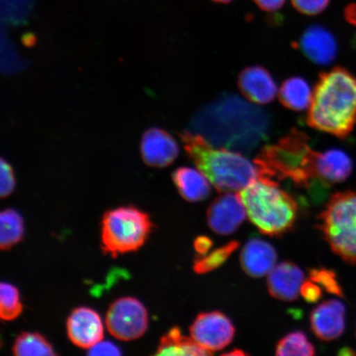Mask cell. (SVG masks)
I'll return each mask as SVG.
<instances>
[{"mask_svg": "<svg viewBox=\"0 0 356 356\" xmlns=\"http://www.w3.org/2000/svg\"><path fill=\"white\" fill-rule=\"evenodd\" d=\"M269 127L265 111L230 93L204 106L191 121L193 132L213 146L244 153L266 139Z\"/></svg>", "mask_w": 356, "mask_h": 356, "instance_id": "cell-1", "label": "cell"}, {"mask_svg": "<svg viewBox=\"0 0 356 356\" xmlns=\"http://www.w3.org/2000/svg\"><path fill=\"white\" fill-rule=\"evenodd\" d=\"M309 142L305 132L293 128L277 143L265 146L254 160L261 177L291 181L314 198H323L329 188L318 180L316 164L319 152Z\"/></svg>", "mask_w": 356, "mask_h": 356, "instance_id": "cell-2", "label": "cell"}, {"mask_svg": "<svg viewBox=\"0 0 356 356\" xmlns=\"http://www.w3.org/2000/svg\"><path fill=\"white\" fill-rule=\"evenodd\" d=\"M307 124L346 139L356 124V77L337 67L320 74L312 99Z\"/></svg>", "mask_w": 356, "mask_h": 356, "instance_id": "cell-3", "label": "cell"}, {"mask_svg": "<svg viewBox=\"0 0 356 356\" xmlns=\"http://www.w3.org/2000/svg\"><path fill=\"white\" fill-rule=\"evenodd\" d=\"M189 159L220 193L241 191L261 177L259 169L239 152L218 148L199 134H179Z\"/></svg>", "mask_w": 356, "mask_h": 356, "instance_id": "cell-4", "label": "cell"}, {"mask_svg": "<svg viewBox=\"0 0 356 356\" xmlns=\"http://www.w3.org/2000/svg\"><path fill=\"white\" fill-rule=\"evenodd\" d=\"M249 220L260 232L282 236L293 229L298 204L291 194L280 188L277 181L260 177L239 193Z\"/></svg>", "mask_w": 356, "mask_h": 356, "instance_id": "cell-5", "label": "cell"}, {"mask_svg": "<svg viewBox=\"0 0 356 356\" xmlns=\"http://www.w3.org/2000/svg\"><path fill=\"white\" fill-rule=\"evenodd\" d=\"M318 219V228L332 250L356 265V191L332 195Z\"/></svg>", "mask_w": 356, "mask_h": 356, "instance_id": "cell-6", "label": "cell"}, {"mask_svg": "<svg viewBox=\"0 0 356 356\" xmlns=\"http://www.w3.org/2000/svg\"><path fill=\"white\" fill-rule=\"evenodd\" d=\"M146 213L133 207H119L104 213L102 222V248L113 257L138 250L152 229Z\"/></svg>", "mask_w": 356, "mask_h": 356, "instance_id": "cell-7", "label": "cell"}, {"mask_svg": "<svg viewBox=\"0 0 356 356\" xmlns=\"http://www.w3.org/2000/svg\"><path fill=\"white\" fill-rule=\"evenodd\" d=\"M148 323L145 307L135 298L124 297L115 300L106 313V327L118 340L138 339L144 335Z\"/></svg>", "mask_w": 356, "mask_h": 356, "instance_id": "cell-8", "label": "cell"}, {"mask_svg": "<svg viewBox=\"0 0 356 356\" xmlns=\"http://www.w3.org/2000/svg\"><path fill=\"white\" fill-rule=\"evenodd\" d=\"M191 337L210 353L221 350L233 341L235 328L231 320L220 312L200 314L190 327Z\"/></svg>", "mask_w": 356, "mask_h": 356, "instance_id": "cell-9", "label": "cell"}, {"mask_svg": "<svg viewBox=\"0 0 356 356\" xmlns=\"http://www.w3.org/2000/svg\"><path fill=\"white\" fill-rule=\"evenodd\" d=\"M247 216L246 209L238 194L227 193L211 204L207 211V222L213 232L232 234Z\"/></svg>", "mask_w": 356, "mask_h": 356, "instance_id": "cell-10", "label": "cell"}, {"mask_svg": "<svg viewBox=\"0 0 356 356\" xmlns=\"http://www.w3.org/2000/svg\"><path fill=\"white\" fill-rule=\"evenodd\" d=\"M142 159L152 168H166L175 161L179 148L175 138L161 128L152 127L143 134L140 143Z\"/></svg>", "mask_w": 356, "mask_h": 356, "instance_id": "cell-11", "label": "cell"}, {"mask_svg": "<svg viewBox=\"0 0 356 356\" xmlns=\"http://www.w3.org/2000/svg\"><path fill=\"white\" fill-rule=\"evenodd\" d=\"M67 333L73 344L90 349L104 339V325L96 311L80 307L67 319Z\"/></svg>", "mask_w": 356, "mask_h": 356, "instance_id": "cell-12", "label": "cell"}, {"mask_svg": "<svg viewBox=\"0 0 356 356\" xmlns=\"http://www.w3.org/2000/svg\"><path fill=\"white\" fill-rule=\"evenodd\" d=\"M312 331L320 340L331 341L339 338L346 329V307L342 302L330 300L322 302L310 314Z\"/></svg>", "mask_w": 356, "mask_h": 356, "instance_id": "cell-13", "label": "cell"}, {"mask_svg": "<svg viewBox=\"0 0 356 356\" xmlns=\"http://www.w3.org/2000/svg\"><path fill=\"white\" fill-rule=\"evenodd\" d=\"M298 47L302 54L318 65L332 64L338 52L335 37L330 31L320 25L309 26L301 35Z\"/></svg>", "mask_w": 356, "mask_h": 356, "instance_id": "cell-14", "label": "cell"}, {"mask_svg": "<svg viewBox=\"0 0 356 356\" xmlns=\"http://www.w3.org/2000/svg\"><path fill=\"white\" fill-rule=\"evenodd\" d=\"M238 84L244 97L257 104H270L277 96V84L261 66H249L243 70L238 75Z\"/></svg>", "mask_w": 356, "mask_h": 356, "instance_id": "cell-15", "label": "cell"}, {"mask_svg": "<svg viewBox=\"0 0 356 356\" xmlns=\"http://www.w3.org/2000/svg\"><path fill=\"white\" fill-rule=\"evenodd\" d=\"M305 273L296 264L284 261L275 266L267 278L270 295L283 301H293L300 293Z\"/></svg>", "mask_w": 356, "mask_h": 356, "instance_id": "cell-16", "label": "cell"}, {"mask_svg": "<svg viewBox=\"0 0 356 356\" xmlns=\"http://www.w3.org/2000/svg\"><path fill=\"white\" fill-rule=\"evenodd\" d=\"M277 253L273 245L260 238H252L245 245L240 264L249 277L260 278L269 274L275 266Z\"/></svg>", "mask_w": 356, "mask_h": 356, "instance_id": "cell-17", "label": "cell"}, {"mask_svg": "<svg viewBox=\"0 0 356 356\" xmlns=\"http://www.w3.org/2000/svg\"><path fill=\"white\" fill-rule=\"evenodd\" d=\"M353 159L345 151L332 149L318 153L316 172L318 180L330 188L334 184L345 181L353 173Z\"/></svg>", "mask_w": 356, "mask_h": 356, "instance_id": "cell-18", "label": "cell"}, {"mask_svg": "<svg viewBox=\"0 0 356 356\" xmlns=\"http://www.w3.org/2000/svg\"><path fill=\"white\" fill-rule=\"evenodd\" d=\"M172 180L182 197L190 202L207 199L211 194L210 181L200 171L181 167L172 173Z\"/></svg>", "mask_w": 356, "mask_h": 356, "instance_id": "cell-19", "label": "cell"}, {"mask_svg": "<svg viewBox=\"0 0 356 356\" xmlns=\"http://www.w3.org/2000/svg\"><path fill=\"white\" fill-rule=\"evenodd\" d=\"M313 92L308 82L299 76L289 78L282 83L279 91L282 104L293 111H302L309 108Z\"/></svg>", "mask_w": 356, "mask_h": 356, "instance_id": "cell-20", "label": "cell"}, {"mask_svg": "<svg viewBox=\"0 0 356 356\" xmlns=\"http://www.w3.org/2000/svg\"><path fill=\"white\" fill-rule=\"evenodd\" d=\"M157 355H211L193 338L182 335L179 327H173L160 340Z\"/></svg>", "mask_w": 356, "mask_h": 356, "instance_id": "cell-21", "label": "cell"}, {"mask_svg": "<svg viewBox=\"0 0 356 356\" xmlns=\"http://www.w3.org/2000/svg\"><path fill=\"white\" fill-rule=\"evenodd\" d=\"M24 233V220L19 213L8 209L0 213V248L3 251L19 243Z\"/></svg>", "mask_w": 356, "mask_h": 356, "instance_id": "cell-22", "label": "cell"}, {"mask_svg": "<svg viewBox=\"0 0 356 356\" xmlns=\"http://www.w3.org/2000/svg\"><path fill=\"white\" fill-rule=\"evenodd\" d=\"M13 353L17 356L56 355L50 342L41 334L24 332L17 337L13 346Z\"/></svg>", "mask_w": 356, "mask_h": 356, "instance_id": "cell-23", "label": "cell"}, {"mask_svg": "<svg viewBox=\"0 0 356 356\" xmlns=\"http://www.w3.org/2000/svg\"><path fill=\"white\" fill-rule=\"evenodd\" d=\"M239 247L238 241H231L207 255L195 258L193 270L197 274H206L219 268Z\"/></svg>", "mask_w": 356, "mask_h": 356, "instance_id": "cell-24", "label": "cell"}, {"mask_svg": "<svg viewBox=\"0 0 356 356\" xmlns=\"http://www.w3.org/2000/svg\"><path fill=\"white\" fill-rule=\"evenodd\" d=\"M275 355L313 356L315 355V348L305 332H293L280 340L275 347Z\"/></svg>", "mask_w": 356, "mask_h": 356, "instance_id": "cell-25", "label": "cell"}, {"mask_svg": "<svg viewBox=\"0 0 356 356\" xmlns=\"http://www.w3.org/2000/svg\"><path fill=\"white\" fill-rule=\"evenodd\" d=\"M22 305L19 289L8 283L0 284V317L4 321H13L22 314Z\"/></svg>", "mask_w": 356, "mask_h": 356, "instance_id": "cell-26", "label": "cell"}, {"mask_svg": "<svg viewBox=\"0 0 356 356\" xmlns=\"http://www.w3.org/2000/svg\"><path fill=\"white\" fill-rule=\"evenodd\" d=\"M309 280L322 286L324 291L337 296H343V291L337 277V274L326 268L312 269Z\"/></svg>", "mask_w": 356, "mask_h": 356, "instance_id": "cell-27", "label": "cell"}, {"mask_svg": "<svg viewBox=\"0 0 356 356\" xmlns=\"http://www.w3.org/2000/svg\"><path fill=\"white\" fill-rule=\"evenodd\" d=\"M293 6L302 15L314 16L323 13L331 0H291Z\"/></svg>", "mask_w": 356, "mask_h": 356, "instance_id": "cell-28", "label": "cell"}, {"mask_svg": "<svg viewBox=\"0 0 356 356\" xmlns=\"http://www.w3.org/2000/svg\"><path fill=\"white\" fill-rule=\"evenodd\" d=\"M1 181H0V195L1 198H6L13 193L15 189L16 181L15 172L10 165V163L6 161L3 158L1 159Z\"/></svg>", "mask_w": 356, "mask_h": 356, "instance_id": "cell-29", "label": "cell"}, {"mask_svg": "<svg viewBox=\"0 0 356 356\" xmlns=\"http://www.w3.org/2000/svg\"><path fill=\"white\" fill-rule=\"evenodd\" d=\"M300 293L302 298L311 304L317 302L323 296V289L319 284L313 282V280H306L302 283Z\"/></svg>", "mask_w": 356, "mask_h": 356, "instance_id": "cell-30", "label": "cell"}, {"mask_svg": "<svg viewBox=\"0 0 356 356\" xmlns=\"http://www.w3.org/2000/svg\"><path fill=\"white\" fill-rule=\"evenodd\" d=\"M88 355H120L121 351L118 347L109 341H99L92 348L89 349Z\"/></svg>", "mask_w": 356, "mask_h": 356, "instance_id": "cell-31", "label": "cell"}, {"mask_svg": "<svg viewBox=\"0 0 356 356\" xmlns=\"http://www.w3.org/2000/svg\"><path fill=\"white\" fill-rule=\"evenodd\" d=\"M213 247L212 239L207 236H199L195 238L194 248L198 256L207 255Z\"/></svg>", "mask_w": 356, "mask_h": 356, "instance_id": "cell-32", "label": "cell"}, {"mask_svg": "<svg viewBox=\"0 0 356 356\" xmlns=\"http://www.w3.org/2000/svg\"><path fill=\"white\" fill-rule=\"evenodd\" d=\"M286 0H254L257 6L266 12H275L284 6Z\"/></svg>", "mask_w": 356, "mask_h": 356, "instance_id": "cell-33", "label": "cell"}, {"mask_svg": "<svg viewBox=\"0 0 356 356\" xmlns=\"http://www.w3.org/2000/svg\"><path fill=\"white\" fill-rule=\"evenodd\" d=\"M344 16L347 22L356 26V3H350L345 8Z\"/></svg>", "mask_w": 356, "mask_h": 356, "instance_id": "cell-34", "label": "cell"}, {"mask_svg": "<svg viewBox=\"0 0 356 356\" xmlns=\"http://www.w3.org/2000/svg\"><path fill=\"white\" fill-rule=\"evenodd\" d=\"M247 355L246 353H244V351L241 350H235L234 353H227L225 354V355Z\"/></svg>", "mask_w": 356, "mask_h": 356, "instance_id": "cell-35", "label": "cell"}, {"mask_svg": "<svg viewBox=\"0 0 356 356\" xmlns=\"http://www.w3.org/2000/svg\"><path fill=\"white\" fill-rule=\"evenodd\" d=\"M212 1L219 3H229L232 2L233 0H212Z\"/></svg>", "mask_w": 356, "mask_h": 356, "instance_id": "cell-36", "label": "cell"}]
</instances>
